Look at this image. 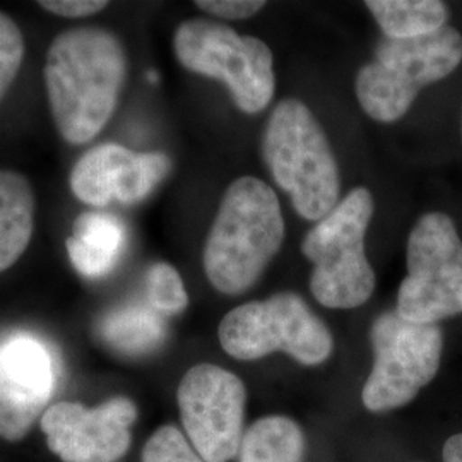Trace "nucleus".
<instances>
[{"label":"nucleus","mask_w":462,"mask_h":462,"mask_svg":"<svg viewBox=\"0 0 462 462\" xmlns=\"http://www.w3.org/2000/svg\"><path fill=\"white\" fill-rule=\"evenodd\" d=\"M173 50L187 70L226 84L242 112L259 114L271 103L273 51L263 40L211 19H187L175 32Z\"/></svg>","instance_id":"423d86ee"},{"label":"nucleus","mask_w":462,"mask_h":462,"mask_svg":"<svg viewBox=\"0 0 462 462\" xmlns=\"http://www.w3.org/2000/svg\"><path fill=\"white\" fill-rule=\"evenodd\" d=\"M461 62L462 34L452 26L410 40L383 38L375 60L356 76V97L366 116L391 124L406 116L425 86L446 79Z\"/></svg>","instance_id":"39448f33"},{"label":"nucleus","mask_w":462,"mask_h":462,"mask_svg":"<svg viewBox=\"0 0 462 462\" xmlns=\"http://www.w3.org/2000/svg\"><path fill=\"white\" fill-rule=\"evenodd\" d=\"M108 4L106 2H98V0H42L40 7L43 11H49L51 14H57L60 17H78L95 16L99 11H103Z\"/></svg>","instance_id":"5701e85b"},{"label":"nucleus","mask_w":462,"mask_h":462,"mask_svg":"<svg viewBox=\"0 0 462 462\" xmlns=\"http://www.w3.org/2000/svg\"><path fill=\"white\" fill-rule=\"evenodd\" d=\"M24 59V38L13 17L0 13V101L14 83Z\"/></svg>","instance_id":"412c9836"},{"label":"nucleus","mask_w":462,"mask_h":462,"mask_svg":"<svg viewBox=\"0 0 462 462\" xmlns=\"http://www.w3.org/2000/svg\"><path fill=\"white\" fill-rule=\"evenodd\" d=\"M263 154L274 182L301 217L320 221L337 206V163L324 129L305 103L284 99L274 108L265 125Z\"/></svg>","instance_id":"7ed1b4c3"},{"label":"nucleus","mask_w":462,"mask_h":462,"mask_svg":"<svg viewBox=\"0 0 462 462\" xmlns=\"http://www.w3.org/2000/svg\"><path fill=\"white\" fill-rule=\"evenodd\" d=\"M170 168V158L163 152H135L110 143L84 152L69 183L76 198L95 208L112 202L135 204L165 180Z\"/></svg>","instance_id":"ddd939ff"},{"label":"nucleus","mask_w":462,"mask_h":462,"mask_svg":"<svg viewBox=\"0 0 462 462\" xmlns=\"http://www.w3.org/2000/svg\"><path fill=\"white\" fill-rule=\"evenodd\" d=\"M372 216L374 198L358 187L305 235L301 250L314 264L310 290L320 305L347 310L372 297L375 274L365 254Z\"/></svg>","instance_id":"20e7f679"},{"label":"nucleus","mask_w":462,"mask_h":462,"mask_svg":"<svg viewBox=\"0 0 462 462\" xmlns=\"http://www.w3.org/2000/svg\"><path fill=\"white\" fill-rule=\"evenodd\" d=\"M143 462H206L182 431L171 425L156 430L143 450Z\"/></svg>","instance_id":"aec40b11"},{"label":"nucleus","mask_w":462,"mask_h":462,"mask_svg":"<svg viewBox=\"0 0 462 462\" xmlns=\"http://www.w3.org/2000/svg\"><path fill=\"white\" fill-rule=\"evenodd\" d=\"M444 462H462V433L452 435L442 450Z\"/></svg>","instance_id":"b1692460"},{"label":"nucleus","mask_w":462,"mask_h":462,"mask_svg":"<svg viewBox=\"0 0 462 462\" xmlns=\"http://www.w3.org/2000/svg\"><path fill=\"white\" fill-rule=\"evenodd\" d=\"M34 230V194L26 177L0 170V273L16 264Z\"/></svg>","instance_id":"2eb2a0df"},{"label":"nucleus","mask_w":462,"mask_h":462,"mask_svg":"<svg viewBox=\"0 0 462 462\" xmlns=\"http://www.w3.org/2000/svg\"><path fill=\"white\" fill-rule=\"evenodd\" d=\"M57 364L49 346L32 334L0 341V439L17 442L49 410L57 387Z\"/></svg>","instance_id":"f8f14e48"},{"label":"nucleus","mask_w":462,"mask_h":462,"mask_svg":"<svg viewBox=\"0 0 462 462\" xmlns=\"http://www.w3.org/2000/svg\"><path fill=\"white\" fill-rule=\"evenodd\" d=\"M370 339L375 360L362 393L368 411L399 410L435 379L444 349L437 324H416L387 312L374 322Z\"/></svg>","instance_id":"1a4fd4ad"},{"label":"nucleus","mask_w":462,"mask_h":462,"mask_svg":"<svg viewBox=\"0 0 462 462\" xmlns=\"http://www.w3.org/2000/svg\"><path fill=\"white\" fill-rule=\"evenodd\" d=\"M177 399L185 437L204 461L238 456L247 402L242 380L217 365H196L183 375Z\"/></svg>","instance_id":"9d476101"},{"label":"nucleus","mask_w":462,"mask_h":462,"mask_svg":"<svg viewBox=\"0 0 462 462\" xmlns=\"http://www.w3.org/2000/svg\"><path fill=\"white\" fill-rule=\"evenodd\" d=\"M282 238L284 219L274 190L255 177L235 180L206 240L208 280L219 293H244L278 254Z\"/></svg>","instance_id":"f03ea898"},{"label":"nucleus","mask_w":462,"mask_h":462,"mask_svg":"<svg viewBox=\"0 0 462 462\" xmlns=\"http://www.w3.org/2000/svg\"><path fill=\"white\" fill-rule=\"evenodd\" d=\"M219 343L236 360H259L284 351L298 364H324L334 341L326 324L295 293H278L264 301H248L223 317Z\"/></svg>","instance_id":"0eeeda50"},{"label":"nucleus","mask_w":462,"mask_h":462,"mask_svg":"<svg viewBox=\"0 0 462 462\" xmlns=\"http://www.w3.org/2000/svg\"><path fill=\"white\" fill-rule=\"evenodd\" d=\"M67 254L76 271L89 280L112 273L127 247L125 225L108 213H84L76 217L66 240Z\"/></svg>","instance_id":"4468645a"},{"label":"nucleus","mask_w":462,"mask_h":462,"mask_svg":"<svg viewBox=\"0 0 462 462\" xmlns=\"http://www.w3.org/2000/svg\"><path fill=\"white\" fill-rule=\"evenodd\" d=\"M196 5L221 19H247L255 16L265 2L261 0H198Z\"/></svg>","instance_id":"4be33fe9"},{"label":"nucleus","mask_w":462,"mask_h":462,"mask_svg":"<svg viewBox=\"0 0 462 462\" xmlns=\"http://www.w3.org/2000/svg\"><path fill=\"white\" fill-rule=\"evenodd\" d=\"M146 288L149 307L158 314H180L189 305L182 276L171 264L156 263L151 265L146 274Z\"/></svg>","instance_id":"6ab92c4d"},{"label":"nucleus","mask_w":462,"mask_h":462,"mask_svg":"<svg viewBox=\"0 0 462 462\" xmlns=\"http://www.w3.org/2000/svg\"><path fill=\"white\" fill-rule=\"evenodd\" d=\"M408 276L397 291L399 317L437 324L462 314V240L446 213L418 219L408 240Z\"/></svg>","instance_id":"6e6552de"},{"label":"nucleus","mask_w":462,"mask_h":462,"mask_svg":"<svg viewBox=\"0 0 462 462\" xmlns=\"http://www.w3.org/2000/svg\"><path fill=\"white\" fill-rule=\"evenodd\" d=\"M383 38L410 40L447 26L448 9L440 0H368Z\"/></svg>","instance_id":"f3484780"},{"label":"nucleus","mask_w":462,"mask_h":462,"mask_svg":"<svg viewBox=\"0 0 462 462\" xmlns=\"http://www.w3.org/2000/svg\"><path fill=\"white\" fill-rule=\"evenodd\" d=\"M137 408L116 396L95 410L79 402H57L42 416L49 448L64 462H118L131 447Z\"/></svg>","instance_id":"9b49d317"},{"label":"nucleus","mask_w":462,"mask_h":462,"mask_svg":"<svg viewBox=\"0 0 462 462\" xmlns=\"http://www.w3.org/2000/svg\"><path fill=\"white\" fill-rule=\"evenodd\" d=\"M305 435L293 420L265 416L244 433L238 462H303Z\"/></svg>","instance_id":"a211bd4d"},{"label":"nucleus","mask_w":462,"mask_h":462,"mask_svg":"<svg viewBox=\"0 0 462 462\" xmlns=\"http://www.w3.org/2000/svg\"><path fill=\"white\" fill-rule=\"evenodd\" d=\"M125 69L122 42L106 30L81 26L55 36L43 76L53 122L69 144L93 141L110 122Z\"/></svg>","instance_id":"f257e3e1"},{"label":"nucleus","mask_w":462,"mask_h":462,"mask_svg":"<svg viewBox=\"0 0 462 462\" xmlns=\"http://www.w3.org/2000/svg\"><path fill=\"white\" fill-rule=\"evenodd\" d=\"M99 339L125 356H144L165 343L163 315L146 305H127L105 315L99 320Z\"/></svg>","instance_id":"dca6fc26"}]
</instances>
